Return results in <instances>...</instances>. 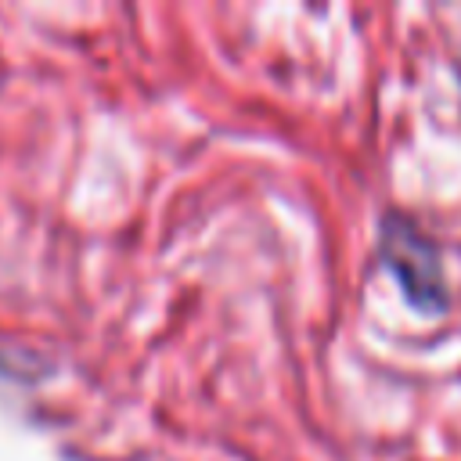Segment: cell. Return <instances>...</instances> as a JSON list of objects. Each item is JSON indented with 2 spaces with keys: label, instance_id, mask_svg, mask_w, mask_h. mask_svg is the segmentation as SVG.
Returning <instances> with one entry per match:
<instances>
[{
  "label": "cell",
  "instance_id": "1",
  "mask_svg": "<svg viewBox=\"0 0 461 461\" xmlns=\"http://www.w3.org/2000/svg\"><path fill=\"white\" fill-rule=\"evenodd\" d=\"M382 252H385V267L400 277V285L407 288L414 306H421V310H439L443 306V285H439L436 252L411 223L385 220Z\"/></svg>",
  "mask_w": 461,
  "mask_h": 461
}]
</instances>
